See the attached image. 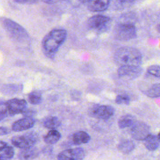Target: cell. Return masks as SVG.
<instances>
[{
	"label": "cell",
	"instance_id": "cell-7",
	"mask_svg": "<svg viewBox=\"0 0 160 160\" xmlns=\"http://www.w3.org/2000/svg\"><path fill=\"white\" fill-rule=\"evenodd\" d=\"M113 107L108 105H96L90 109V115L93 117L106 120L111 118L114 114Z\"/></svg>",
	"mask_w": 160,
	"mask_h": 160
},
{
	"label": "cell",
	"instance_id": "cell-15",
	"mask_svg": "<svg viewBox=\"0 0 160 160\" xmlns=\"http://www.w3.org/2000/svg\"><path fill=\"white\" fill-rule=\"evenodd\" d=\"M14 155V151L12 147L6 142L0 141V159H9Z\"/></svg>",
	"mask_w": 160,
	"mask_h": 160
},
{
	"label": "cell",
	"instance_id": "cell-18",
	"mask_svg": "<svg viewBox=\"0 0 160 160\" xmlns=\"http://www.w3.org/2000/svg\"><path fill=\"white\" fill-rule=\"evenodd\" d=\"M60 132L55 129H51L44 137V141L48 144L56 143L61 138Z\"/></svg>",
	"mask_w": 160,
	"mask_h": 160
},
{
	"label": "cell",
	"instance_id": "cell-22",
	"mask_svg": "<svg viewBox=\"0 0 160 160\" xmlns=\"http://www.w3.org/2000/svg\"><path fill=\"white\" fill-rule=\"evenodd\" d=\"M150 98H158L160 96V84L156 83L152 84L144 92Z\"/></svg>",
	"mask_w": 160,
	"mask_h": 160
},
{
	"label": "cell",
	"instance_id": "cell-29",
	"mask_svg": "<svg viewBox=\"0 0 160 160\" xmlns=\"http://www.w3.org/2000/svg\"><path fill=\"white\" fill-rule=\"evenodd\" d=\"M117 1L121 3H130L135 1L136 0H117Z\"/></svg>",
	"mask_w": 160,
	"mask_h": 160
},
{
	"label": "cell",
	"instance_id": "cell-5",
	"mask_svg": "<svg viewBox=\"0 0 160 160\" xmlns=\"http://www.w3.org/2000/svg\"><path fill=\"white\" fill-rule=\"evenodd\" d=\"M5 29L12 36L13 38L18 41H25L29 38L28 33L26 29L21 25L9 19H5L3 21Z\"/></svg>",
	"mask_w": 160,
	"mask_h": 160
},
{
	"label": "cell",
	"instance_id": "cell-13",
	"mask_svg": "<svg viewBox=\"0 0 160 160\" xmlns=\"http://www.w3.org/2000/svg\"><path fill=\"white\" fill-rule=\"evenodd\" d=\"M88 9L92 12H101L106 10L110 4V0H89Z\"/></svg>",
	"mask_w": 160,
	"mask_h": 160
},
{
	"label": "cell",
	"instance_id": "cell-19",
	"mask_svg": "<svg viewBox=\"0 0 160 160\" xmlns=\"http://www.w3.org/2000/svg\"><path fill=\"white\" fill-rule=\"evenodd\" d=\"M135 148V144L133 141L126 139L119 142L118 146L119 151L123 154H128L131 152Z\"/></svg>",
	"mask_w": 160,
	"mask_h": 160
},
{
	"label": "cell",
	"instance_id": "cell-8",
	"mask_svg": "<svg viewBox=\"0 0 160 160\" xmlns=\"http://www.w3.org/2000/svg\"><path fill=\"white\" fill-rule=\"evenodd\" d=\"M131 134L136 140H142L150 134L149 126L143 122H135L131 127Z\"/></svg>",
	"mask_w": 160,
	"mask_h": 160
},
{
	"label": "cell",
	"instance_id": "cell-20",
	"mask_svg": "<svg viewBox=\"0 0 160 160\" xmlns=\"http://www.w3.org/2000/svg\"><path fill=\"white\" fill-rule=\"evenodd\" d=\"M136 122L134 118L130 114H127L122 116L118 121V126L121 129L131 127Z\"/></svg>",
	"mask_w": 160,
	"mask_h": 160
},
{
	"label": "cell",
	"instance_id": "cell-30",
	"mask_svg": "<svg viewBox=\"0 0 160 160\" xmlns=\"http://www.w3.org/2000/svg\"><path fill=\"white\" fill-rule=\"evenodd\" d=\"M79 1L82 3H84V2H87L89 0H79Z\"/></svg>",
	"mask_w": 160,
	"mask_h": 160
},
{
	"label": "cell",
	"instance_id": "cell-16",
	"mask_svg": "<svg viewBox=\"0 0 160 160\" xmlns=\"http://www.w3.org/2000/svg\"><path fill=\"white\" fill-rule=\"evenodd\" d=\"M39 152L36 148L33 146L26 149H23L18 156L19 159H31L36 158L38 156Z\"/></svg>",
	"mask_w": 160,
	"mask_h": 160
},
{
	"label": "cell",
	"instance_id": "cell-26",
	"mask_svg": "<svg viewBox=\"0 0 160 160\" xmlns=\"http://www.w3.org/2000/svg\"><path fill=\"white\" fill-rule=\"evenodd\" d=\"M148 72L156 78H159V65H152L149 66L147 69Z\"/></svg>",
	"mask_w": 160,
	"mask_h": 160
},
{
	"label": "cell",
	"instance_id": "cell-23",
	"mask_svg": "<svg viewBox=\"0 0 160 160\" xmlns=\"http://www.w3.org/2000/svg\"><path fill=\"white\" fill-rule=\"evenodd\" d=\"M42 96L38 91H33L29 94L28 101L32 104H39L42 102Z\"/></svg>",
	"mask_w": 160,
	"mask_h": 160
},
{
	"label": "cell",
	"instance_id": "cell-24",
	"mask_svg": "<svg viewBox=\"0 0 160 160\" xmlns=\"http://www.w3.org/2000/svg\"><path fill=\"white\" fill-rule=\"evenodd\" d=\"M9 116V114L7 102L0 101V121Z\"/></svg>",
	"mask_w": 160,
	"mask_h": 160
},
{
	"label": "cell",
	"instance_id": "cell-25",
	"mask_svg": "<svg viewBox=\"0 0 160 160\" xmlns=\"http://www.w3.org/2000/svg\"><path fill=\"white\" fill-rule=\"evenodd\" d=\"M116 102L118 104L128 105L130 102V98L126 94H119L116 98Z\"/></svg>",
	"mask_w": 160,
	"mask_h": 160
},
{
	"label": "cell",
	"instance_id": "cell-10",
	"mask_svg": "<svg viewBox=\"0 0 160 160\" xmlns=\"http://www.w3.org/2000/svg\"><path fill=\"white\" fill-rule=\"evenodd\" d=\"M9 116L22 113L26 109L27 102L23 99L13 98L7 101Z\"/></svg>",
	"mask_w": 160,
	"mask_h": 160
},
{
	"label": "cell",
	"instance_id": "cell-6",
	"mask_svg": "<svg viewBox=\"0 0 160 160\" xmlns=\"http://www.w3.org/2000/svg\"><path fill=\"white\" fill-rule=\"evenodd\" d=\"M111 19L109 17L97 14L89 18L87 22L88 27L98 33L104 32L108 28Z\"/></svg>",
	"mask_w": 160,
	"mask_h": 160
},
{
	"label": "cell",
	"instance_id": "cell-17",
	"mask_svg": "<svg viewBox=\"0 0 160 160\" xmlns=\"http://www.w3.org/2000/svg\"><path fill=\"white\" fill-rule=\"evenodd\" d=\"M90 136L86 132L82 131H78L72 136L73 142L76 145L88 143L90 141Z\"/></svg>",
	"mask_w": 160,
	"mask_h": 160
},
{
	"label": "cell",
	"instance_id": "cell-11",
	"mask_svg": "<svg viewBox=\"0 0 160 160\" xmlns=\"http://www.w3.org/2000/svg\"><path fill=\"white\" fill-rule=\"evenodd\" d=\"M86 156L84 150L81 148L69 149L60 152L58 156V159L61 160L82 159Z\"/></svg>",
	"mask_w": 160,
	"mask_h": 160
},
{
	"label": "cell",
	"instance_id": "cell-1",
	"mask_svg": "<svg viewBox=\"0 0 160 160\" xmlns=\"http://www.w3.org/2000/svg\"><path fill=\"white\" fill-rule=\"evenodd\" d=\"M67 38V31L64 29H54L48 32L43 38L42 48L44 53L52 58Z\"/></svg>",
	"mask_w": 160,
	"mask_h": 160
},
{
	"label": "cell",
	"instance_id": "cell-21",
	"mask_svg": "<svg viewBox=\"0 0 160 160\" xmlns=\"http://www.w3.org/2000/svg\"><path fill=\"white\" fill-rule=\"evenodd\" d=\"M61 124L59 119L56 116H49L43 122V125L48 129H56Z\"/></svg>",
	"mask_w": 160,
	"mask_h": 160
},
{
	"label": "cell",
	"instance_id": "cell-2",
	"mask_svg": "<svg viewBox=\"0 0 160 160\" xmlns=\"http://www.w3.org/2000/svg\"><path fill=\"white\" fill-rule=\"evenodd\" d=\"M114 61L119 66H139L142 63V56L136 48L122 47L114 54Z\"/></svg>",
	"mask_w": 160,
	"mask_h": 160
},
{
	"label": "cell",
	"instance_id": "cell-14",
	"mask_svg": "<svg viewBox=\"0 0 160 160\" xmlns=\"http://www.w3.org/2000/svg\"><path fill=\"white\" fill-rule=\"evenodd\" d=\"M145 147L149 151L156 150L159 146V135L149 134L143 140Z\"/></svg>",
	"mask_w": 160,
	"mask_h": 160
},
{
	"label": "cell",
	"instance_id": "cell-3",
	"mask_svg": "<svg viewBox=\"0 0 160 160\" xmlns=\"http://www.w3.org/2000/svg\"><path fill=\"white\" fill-rule=\"evenodd\" d=\"M115 38L119 41H129L136 37L137 32L135 26L131 22H121L114 28Z\"/></svg>",
	"mask_w": 160,
	"mask_h": 160
},
{
	"label": "cell",
	"instance_id": "cell-28",
	"mask_svg": "<svg viewBox=\"0 0 160 160\" xmlns=\"http://www.w3.org/2000/svg\"><path fill=\"white\" fill-rule=\"evenodd\" d=\"M9 133V130L6 127H0V135H5Z\"/></svg>",
	"mask_w": 160,
	"mask_h": 160
},
{
	"label": "cell",
	"instance_id": "cell-4",
	"mask_svg": "<svg viewBox=\"0 0 160 160\" xmlns=\"http://www.w3.org/2000/svg\"><path fill=\"white\" fill-rule=\"evenodd\" d=\"M38 139V135L36 132H28L14 136L11 139V142L16 148L23 149L33 146Z\"/></svg>",
	"mask_w": 160,
	"mask_h": 160
},
{
	"label": "cell",
	"instance_id": "cell-12",
	"mask_svg": "<svg viewBox=\"0 0 160 160\" xmlns=\"http://www.w3.org/2000/svg\"><path fill=\"white\" fill-rule=\"evenodd\" d=\"M34 124L35 120L31 116H27L14 122L12 125V130L15 132L22 131L31 129Z\"/></svg>",
	"mask_w": 160,
	"mask_h": 160
},
{
	"label": "cell",
	"instance_id": "cell-27",
	"mask_svg": "<svg viewBox=\"0 0 160 160\" xmlns=\"http://www.w3.org/2000/svg\"><path fill=\"white\" fill-rule=\"evenodd\" d=\"M16 2L22 4H31L37 2V0H14Z\"/></svg>",
	"mask_w": 160,
	"mask_h": 160
},
{
	"label": "cell",
	"instance_id": "cell-9",
	"mask_svg": "<svg viewBox=\"0 0 160 160\" xmlns=\"http://www.w3.org/2000/svg\"><path fill=\"white\" fill-rule=\"evenodd\" d=\"M142 72V69L139 66H121L118 70L120 78L135 79L138 78Z\"/></svg>",
	"mask_w": 160,
	"mask_h": 160
}]
</instances>
